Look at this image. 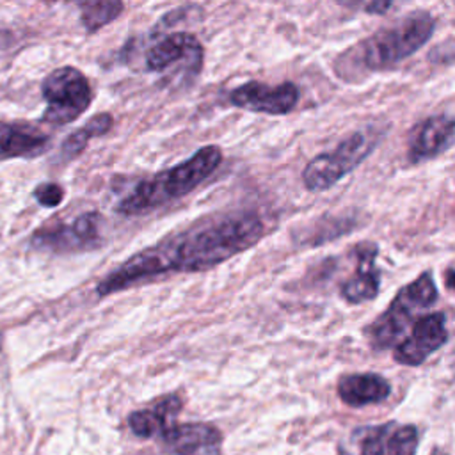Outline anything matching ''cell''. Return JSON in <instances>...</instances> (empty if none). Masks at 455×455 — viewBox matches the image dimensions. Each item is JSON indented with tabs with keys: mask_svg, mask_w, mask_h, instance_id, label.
<instances>
[{
	"mask_svg": "<svg viewBox=\"0 0 455 455\" xmlns=\"http://www.w3.org/2000/svg\"><path fill=\"white\" fill-rule=\"evenodd\" d=\"M391 7H393V2H370L363 5V11L370 14H384Z\"/></svg>",
	"mask_w": 455,
	"mask_h": 455,
	"instance_id": "obj_22",
	"label": "cell"
},
{
	"mask_svg": "<svg viewBox=\"0 0 455 455\" xmlns=\"http://www.w3.org/2000/svg\"><path fill=\"white\" fill-rule=\"evenodd\" d=\"M418 446V430L412 425L398 427L387 437V455H414Z\"/></svg>",
	"mask_w": 455,
	"mask_h": 455,
	"instance_id": "obj_20",
	"label": "cell"
},
{
	"mask_svg": "<svg viewBox=\"0 0 455 455\" xmlns=\"http://www.w3.org/2000/svg\"><path fill=\"white\" fill-rule=\"evenodd\" d=\"M98 212H85L73 222L57 224L37 231L30 238V245L43 252H80L94 249L100 243Z\"/></svg>",
	"mask_w": 455,
	"mask_h": 455,
	"instance_id": "obj_7",
	"label": "cell"
},
{
	"mask_svg": "<svg viewBox=\"0 0 455 455\" xmlns=\"http://www.w3.org/2000/svg\"><path fill=\"white\" fill-rule=\"evenodd\" d=\"M451 274H453V270H451V267L446 270V288H451Z\"/></svg>",
	"mask_w": 455,
	"mask_h": 455,
	"instance_id": "obj_23",
	"label": "cell"
},
{
	"mask_svg": "<svg viewBox=\"0 0 455 455\" xmlns=\"http://www.w3.org/2000/svg\"><path fill=\"white\" fill-rule=\"evenodd\" d=\"M439 297L432 272L419 274L414 281L405 284L391 300L387 309L375 318L366 332L375 350H386L396 345L405 329L412 325L419 316V311L428 309Z\"/></svg>",
	"mask_w": 455,
	"mask_h": 455,
	"instance_id": "obj_4",
	"label": "cell"
},
{
	"mask_svg": "<svg viewBox=\"0 0 455 455\" xmlns=\"http://www.w3.org/2000/svg\"><path fill=\"white\" fill-rule=\"evenodd\" d=\"M391 393V384L379 373H350L338 382V396L352 407L384 402Z\"/></svg>",
	"mask_w": 455,
	"mask_h": 455,
	"instance_id": "obj_15",
	"label": "cell"
},
{
	"mask_svg": "<svg viewBox=\"0 0 455 455\" xmlns=\"http://www.w3.org/2000/svg\"><path fill=\"white\" fill-rule=\"evenodd\" d=\"M265 222L256 212L212 215L171 235L123 261L96 286L107 297L169 272L210 270L251 249L265 235Z\"/></svg>",
	"mask_w": 455,
	"mask_h": 455,
	"instance_id": "obj_1",
	"label": "cell"
},
{
	"mask_svg": "<svg viewBox=\"0 0 455 455\" xmlns=\"http://www.w3.org/2000/svg\"><path fill=\"white\" fill-rule=\"evenodd\" d=\"M183 59L201 64L203 48L196 36L188 32H174L162 37L155 43L146 53V68L149 71H164L171 64H176Z\"/></svg>",
	"mask_w": 455,
	"mask_h": 455,
	"instance_id": "obj_13",
	"label": "cell"
},
{
	"mask_svg": "<svg viewBox=\"0 0 455 455\" xmlns=\"http://www.w3.org/2000/svg\"><path fill=\"white\" fill-rule=\"evenodd\" d=\"M50 137L28 123H0V160L36 156L48 148Z\"/></svg>",
	"mask_w": 455,
	"mask_h": 455,
	"instance_id": "obj_14",
	"label": "cell"
},
{
	"mask_svg": "<svg viewBox=\"0 0 455 455\" xmlns=\"http://www.w3.org/2000/svg\"><path fill=\"white\" fill-rule=\"evenodd\" d=\"M434 28L430 12H411L345 50L334 62L336 75L352 82L366 73L391 69L416 53L432 37Z\"/></svg>",
	"mask_w": 455,
	"mask_h": 455,
	"instance_id": "obj_2",
	"label": "cell"
},
{
	"mask_svg": "<svg viewBox=\"0 0 455 455\" xmlns=\"http://www.w3.org/2000/svg\"><path fill=\"white\" fill-rule=\"evenodd\" d=\"M220 164V148L213 144L203 146L188 160L142 180L126 197L119 201L117 212L121 215H140L169 201L180 199L208 180Z\"/></svg>",
	"mask_w": 455,
	"mask_h": 455,
	"instance_id": "obj_3",
	"label": "cell"
},
{
	"mask_svg": "<svg viewBox=\"0 0 455 455\" xmlns=\"http://www.w3.org/2000/svg\"><path fill=\"white\" fill-rule=\"evenodd\" d=\"M377 245L371 242L361 243L355 247L357 254V268L354 275H350L341 284V295L345 300L357 304L364 300H371L379 295L380 290V270L375 267Z\"/></svg>",
	"mask_w": 455,
	"mask_h": 455,
	"instance_id": "obj_12",
	"label": "cell"
},
{
	"mask_svg": "<svg viewBox=\"0 0 455 455\" xmlns=\"http://www.w3.org/2000/svg\"><path fill=\"white\" fill-rule=\"evenodd\" d=\"M181 409V400L176 395L165 396L155 402L148 409L133 411L128 416V425L132 432L142 439L162 435L167 428L172 427V419Z\"/></svg>",
	"mask_w": 455,
	"mask_h": 455,
	"instance_id": "obj_16",
	"label": "cell"
},
{
	"mask_svg": "<svg viewBox=\"0 0 455 455\" xmlns=\"http://www.w3.org/2000/svg\"><path fill=\"white\" fill-rule=\"evenodd\" d=\"M453 130V117L450 114H435L421 121L409 140V162L421 164L444 153L451 146Z\"/></svg>",
	"mask_w": 455,
	"mask_h": 455,
	"instance_id": "obj_10",
	"label": "cell"
},
{
	"mask_svg": "<svg viewBox=\"0 0 455 455\" xmlns=\"http://www.w3.org/2000/svg\"><path fill=\"white\" fill-rule=\"evenodd\" d=\"M448 341L446 315L435 311L419 316L412 325L411 332L395 345L393 359L405 366H419L428 355L439 350Z\"/></svg>",
	"mask_w": 455,
	"mask_h": 455,
	"instance_id": "obj_8",
	"label": "cell"
},
{
	"mask_svg": "<svg viewBox=\"0 0 455 455\" xmlns=\"http://www.w3.org/2000/svg\"><path fill=\"white\" fill-rule=\"evenodd\" d=\"M41 94L46 101L41 119L55 126L78 119L92 101V89L87 76L73 66L53 69L43 80Z\"/></svg>",
	"mask_w": 455,
	"mask_h": 455,
	"instance_id": "obj_6",
	"label": "cell"
},
{
	"mask_svg": "<svg viewBox=\"0 0 455 455\" xmlns=\"http://www.w3.org/2000/svg\"><path fill=\"white\" fill-rule=\"evenodd\" d=\"M80 7V21L87 28V32H96L101 27L114 21L124 9L123 2L117 0H98V2H82Z\"/></svg>",
	"mask_w": 455,
	"mask_h": 455,
	"instance_id": "obj_19",
	"label": "cell"
},
{
	"mask_svg": "<svg viewBox=\"0 0 455 455\" xmlns=\"http://www.w3.org/2000/svg\"><path fill=\"white\" fill-rule=\"evenodd\" d=\"M34 197L37 199V203L41 206L46 208H53L57 204H60L62 197H64V190L60 185L57 183H41L36 187L34 190Z\"/></svg>",
	"mask_w": 455,
	"mask_h": 455,
	"instance_id": "obj_21",
	"label": "cell"
},
{
	"mask_svg": "<svg viewBox=\"0 0 455 455\" xmlns=\"http://www.w3.org/2000/svg\"><path fill=\"white\" fill-rule=\"evenodd\" d=\"M162 439L169 455H220V432L206 423L172 425Z\"/></svg>",
	"mask_w": 455,
	"mask_h": 455,
	"instance_id": "obj_11",
	"label": "cell"
},
{
	"mask_svg": "<svg viewBox=\"0 0 455 455\" xmlns=\"http://www.w3.org/2000/svg\"><path fill=\"white\" fill-rule=\"evenodd\" d=\"M377 140L379 137H373L371 130L352 132L332 151L320 153L306 164L302 171L304 187L309 192L334 187L375 149Z\"/></svg>",
	"mask_w": 455,
	"mask_h": 455,
	"instance_id": "obj_5",
	"label": "cell"
},
{
	"mask_svg": "<svg viewBox=\"0 0 455 455\" xmlns=\"http://www.w3.org/2000/svg\"><path fill=\"white\" fill-rule=\"evenodd\" d=\"M395 423L361 427L352 432L350 443L339 446V455H386V441Z\"/></svg>",
	"mask_w": 455,
	"mask_h": 455,
	"instance_id": "obj_17",
	"label": "cell"
},
{
	"mask_svg": "<svg viewBox=\"0 0 455 455\" xmlns=\"http://www.w3.org/2000/svg\"><path fill=\"white\" fill-rule=\"evenodd\" d=\"M229 103L251 112L284 116L297 107L299 87L293 82H283L270 87L263 82L249 80L229 92Z\"/></svg>",
	"mask_w": 455,
	"mask_h": 455,
	"instance_id": "obj_9",
	"label": "cell"
},
{
	"mask_svg": "<svg viewBox=\"0 0 455 455\" xmlns=\"http://www.w3.org/2000/svg\"><path fill=\"white\" fill-rule=\"evenodd\" d=\"M112 116L108 112H101V114H96L92 116L82 128H78L76 132H73L71 135H68L60 146V156L69 160V158H75L76 155H80L87 142L94 137H101L105 135L110 128H112Z\"/></svg>",
	"mask_w": 455,
	"mask_h": 455,
	"instance_id": "obj_18",
	"label": "cell"
}]
</instances>
